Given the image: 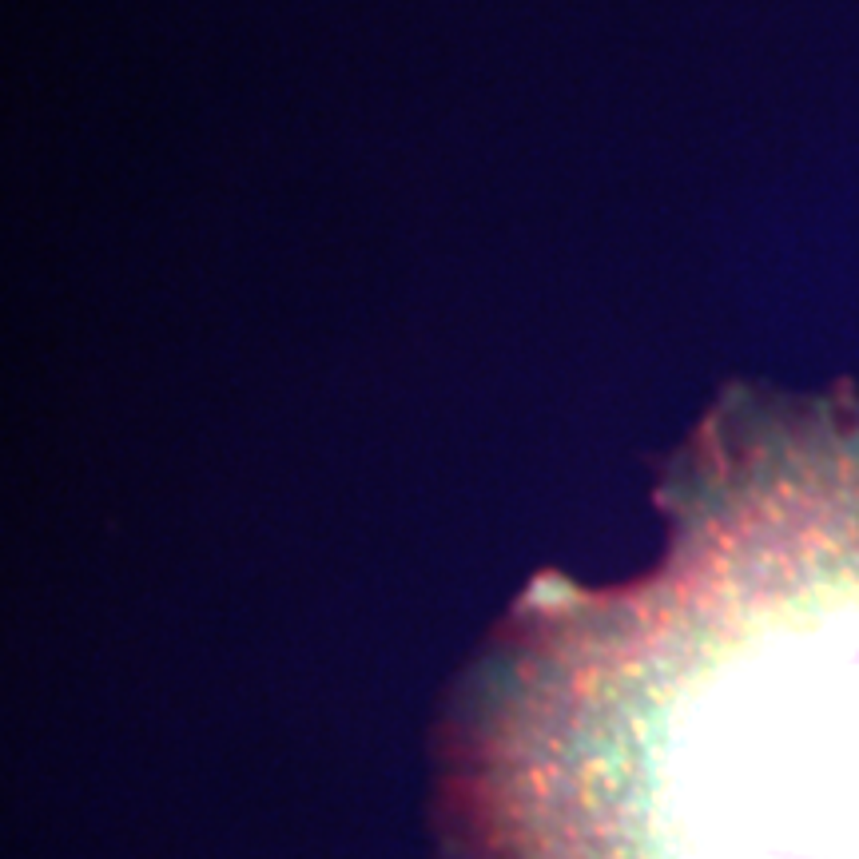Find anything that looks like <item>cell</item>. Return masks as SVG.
Wrapping results in <instances>:
<instances>
[{"label":"cell","instance_id":"6da1fadb","mask_svg":"<svg viewBox=\"0 0 859 859\" xmlns=\"http://www.w3.org/2000/svg\"><path fill=\"white\" fill-rule=\"evenodd\" d=\"M649 573L541 578L445 724V859H859V410L728 402Z\"/></svg>","mask_w":859,"mask_h":859}]
</instances>
